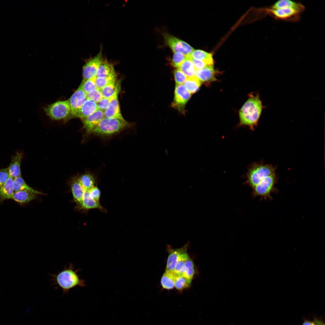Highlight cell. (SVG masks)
I'll use <instances>...</instances> for the list:
<instances>
[{
	"label": "cell",
	"mask_w": 325,
	"mask_h": 325,
	"mask_svg": "<svg viewBox=\"0 0 325 325\" xmlns=\"http://www.w3.org/2000/svg\"><path fill=\"white\" fill-rule=\"evenodd\" d=\"M263 107L258 94L250 95L239 111V125L248 126L253 130L257 125Z\"/></svg>",
	"instance_id": "7a4b0ae2"
},
{
	"label": "cell",
	"mask_w": 325,
	"mask_h": 325,
	"mask_svg": "<svg viewBox=\"0 0 325 325\" xmlns=\"http://www.w3.org/2000/svg\"><path fill=\"white\" fill-rule=\"evenodd\" d=\"M191 97L190 94L183 85H176L172 106L183 112L185 104Z\"/></svg>",
	"instance_id": "7c38bea8"
},
{
	"label": "cell",
	"mask_w": 325,
	"mask_h": 325,
	"mask_svg": "<svg viewBox=\"0 0 325 325\" xmlns=\"http://www.w3.org/2000/svg\"><path fill=\"white\" fill-rule=\"evenodd\" d=\"M184 245L179 249H173L168 247L167 251L168 252L166 271H173L178 258L184 250Z\"/></svg>",
	"instance_id": "2e32d148"
},
{
	"label": "cell",
	"mask_w": 325,
	"mask_h": 325,
	"mask_svg": "<svg viewBox=\"0 0 325 325\" xmlns=\"http://www.w3.org/2000/svg\"><path fill=\"white\" fill-rule=\"evenodd\" d=\"M194 274V265L192 259L189 257L185 262V270L183 276L191 283Z\"/></svg>",
	"instance_id": "4dcf8cb0"
},
{
	"label": "cell",
	"mask_w": 325,
	"mask_h": 325,
	"mask_svg": "<svg viewBox=\"0 0 325 325\" xmlns=\"http://www.w3.org/2000/svg\"><path fill=\"white\" fill-rule=\"evenodd\" d=\"M189 56L196 70L201 69L208 66L204 61L194 59L191 58L190 55Z\"/></svg>",
	"instance_id": "60d3db41"
},
{
	"label": "cell",
	"mask_w": 325,
	"mask_h": 325,
	"mask_svg": "<svg viewBox=\"0 0 325 325\" xmlns=\"http://www.w3.org/2000/svg\"><path fill=\"white\" fill-rule=\"evenodd\" d=\"M78 179L85 191H88L94 186L95 179L94 176L91 174H85Z\"/></svg>",
	"instance_id": "f1b7e54d"
},
{
	"label": "cell",
	"mask_w": 325,
	"mask_h": 325,
	"mask_svg": "<svg viewBox=\"0 0 325 325\" xmlns=\"http://www.w3.org/2000/svg\"><path fill=\"white\" fill-rule=\"evenodd\" d=\"M187 58V55L181 52H174L172 64L173 67L178 69Z\"/></svg>",
	"instance_id": "e575fe53"
},
{
	"label": "cell",
	"mask_w": 325,
	"mask_h": 325,
	"mask_svg": "<svg viewBox=\"0 0 325 325\" xmlns=\"http://www.w3.org/2000/svg\"><path fill=\"white\" fill-rule=\"evenodd\" d=\"M316 325H325L324 323L321 321L316 320H314Z\"/></svg>",
	"instance_id": "7bdbcfd3"
},
{
	"label": "cell",
	"mask_w": 325,
	"mask_h": 325,
	"mask_svg": "<svg viewBox=\"0 0 325 325\" xmlns=\"http://www.w3.org/2000/svg\"><path fill=\"white\" fill-rule=\"evenodd\" d=\"M44 110L51 119L59 120L68 117L70 107L68 100L59 101L50 104L44 108Z\"/></svg>",
	"instance_id": "8992f818"
},
{
	"label": "cell",
	"mask_w": 325,
	"mask_h": 325,
	"mask_svg": "<svg viewBox=\"0 0 325 325\" xmlns=\"http://www.w3.org/2000/svg\"><path fill=\"white\" fill-rule=\"evenodd\" d=\"M215 74L213 65H212L196 70L195 76L201 82H208L216 79Z\"/></svg>",
	"instance_id": "9a60e30c"
},
{
	"label": "cell",
	"mask_w": 325,
	"mask_h": 325,
	"mask_svg": "<svg viewBox=\"0 0 325 325\" xmlns=\"http://www.w3.org/2000/svg\"><path fill=\"white\" fill-rule=\"evenodd\" d=\"M116 73L105 77H97L95 81L96 88L100 90L112 82L116 81Z\"/></svg>",
	"instance_id": "f546056e"
},
{
	"label": "cell",
	"mask_w": 325,
	"mask_h": 325,
	"mask_svg": "<svg viewBox=\"0 0 325 325\" xmlns=\"http://www.w3.org/2000/svg\"><path fill=\"white\" fill-rule=\"evenodd\" d=\"M9 177L8 168L0 169V187L5 183Z\"/></svg>",
	"instance_id": "ab89813d"
},
{
	"label": "cell",
	"mask_w": 325,
	"mask_h": 325,
	"mask_svg": "<svg viewBox=\"0 0 325 325\" xmlns=\"http://www.w3.org/2000/svg\"><path fill=\"white\" fill-rule=\"evenodd\" d=\"M276 173V169L272 165L263 163H255L249 169L247 173V181L253 188L257 185L265 177Z\"/></svg>",
	"instance_id": "5b68a950"
},
{
	"label": "cell",
	"mask_w": 325,
	"mask_h": 325,
	"mask_svg": "<svg viewBox=\"0 0 325 325\" xmlns=\"http://www.w3.org/2000/svg\"><path fill=\"white\" fill-rule=\"evenodd\" d=\"M14 179L9 177L5 183L0 187V201L11 199L14 191L13 186Z\"/></svg>",
	"instance_id": "d6986e66"
},
{
	"label": "cell",
	"mask_w": 325,
	"mask_h": 325,
	"mask_svg": "<svg viewBox=\"0 0 325 325\" xmlns=\"http://www.w3.org/2000/svg\"><path fill=\"white\" fill-rule=\"evenodd\" d=\"M174 75L177 85L182 84L187 78L184 73L179 69H177L174 71Z\"/></svg>",
	"instance_id": "8d00e7d4"
},
{
	"label": "cell",
	"mask_w": 325,
	"mask_h": 325,
	"mask_svg": "<svg viewBox=\"0 0 325 325\" xmlns=\"http://www.w3.org/2000/svg\"><path fill=\"white\" fill-rule=\"evenodd\" d=\"M87 99L96 103L99 102L103 98L100 90L98 88L93 89L87 94Z\"/></svg>",
	"instance_id": "d590c367"
},
{
	"label": "cell",
	"mask_w": 325,
	"mask_h": 325,
	"mask_svg": "<svg viewBox=\"0 0 325 325\" xmlns=\"http://www.w3.org/2000/svg\"><path fill=\"white\" fill-rule=\"evenodd\" d=\"M184 85L190 94L197 91L201 85V82L196 76L187 78Z\"/></svg>",
	"instance_id": "83f0119b"
},
{
	"label": "cell",
	"mask_w": 325,
	"mask_h": 325,
	"mask_svg": "<svg viewBox=\"0 0 325 325\" xmlns=\"http://www.w3.org/2000/svg\"><path fill=\"white\" fill-rule=\"evenodd\" d=\"M96 76L85 80L82 81L79 86L86 93L97 88L95 81Z\"/></svg>",
	"instance_id": "1f68e13d"
},
{
	"label": "cell",
	"mask_w": 325,
	"mask_h": 325,
	"mask_svg": "<svg viewBox=\"0 0 325 325\" xmlns=\"http://www.w3.org/2000/svg\"><path fill=\"white\" fill-rule=\"evenodd\" d=\"M302 325H316L315 321H306L304 322Z\"/></svg>",
	"instance_id": "b9f144b4"
},
{
	"label": "cell",
	"mask_w": 325,
	"mask_h": 325,
	"mask_svg": "<svg viewBox=\"0 0 325 325\" xmlns=\"http://www.w3.org/2000/svg\"><path fill=\"white\" fill-rule=\"evenodd\" d=\"M98 109L96 103L87 99L79 109L75 118L80 119L92 114Z\"/></svg>",
	"instance_id": "ffe728a7"
},
{
	"label": "cell",
	"mask_w": 325,
	"mask_h": 325,
	"mask_svg": "<svg viewBox=\"0 0 325 325\" xmlns=\"http://www.w3.org/2000/svg\"><path fill=\"white\" fill-rule=\"evenodd\" d=\"M14 190L17 191L26 190L29 191L36 195L43 194L41 192L36 190L28 185L21 177L15 178L13 180Z\"/></svg>",
	"instance_id": "d4e9b609"
},
{
	"label": "cell",
	"mask_w": 325,
	"mask_h": 325,
	"mask_svg": "<svg viewBox=\"0 0 325 325\" xmlns=\"http://www.w3.org/2000/svg\"><path fill=\"white\" fill-rule=\"evenodd\" d=\"M71 189L74 200L80 207L85 191L78 178L75 177L73 178L71 182Z\"/></svg>",
	"instance_id": "e0dca14e"
},
{
	"label": "cell",
	"mask_w": 325,
	"mask_h": 325,
	"mask_svg": "<svg viewBox=\"0 0 325 325\" xmlns=\"http://www.w3.org/2000/svg\"><path fill=\"white\" fill-rule=\"evenodd\" d=\"M187 78L195 76L196 70L190 58L189 55H187V58L178 68Z\"/></svg>",
	"instance_id": "4316f807"
},
{
	"label": "cell",
	"mask_w": 325,
	"mask_h": 325,
	"mask_svg": "<svg viewBox=\"0 0 325 325\" xmlns=\"http://www.w3.org/2000/svg\"><path fill=\"white\" fill-rule=\"evenodd\" d=\"M90 197L93 199L99 202L101 195L100 190L97 186H94L88 191Z\"/></svg>",
	"instance_id": "f35d334b"
},
{
	"label": "cell",
	"mask_w": 325,
	"mask_h": 325,
	"mask_svg": "<svg viewBox=\"0 0 325 325\" xmlns=\"http://www.w3.org/2000/svg\"><path fill=\"white\" fill-rule=\"evenodd\" d=\"M120 88L121 81L119 79L116 82L115 91L112 96L111 102L107 109L104 112L105 117L116 118L122 120H125L121 112L118 99V95L120 91Z\"/></svg>",
	"instance_id": "30bf717a"
},
{
	"label": "cell",
	"mask_w": 325,
	"mask_h": 325,
	"mask_svg": "<svg viewBox=\"0 0 325 325\" xmlns=\"http://www.w3.org/2000/svg\"><path fill=\"white\" fill-rule=\"evenodd\" d=\"M190 55L194 59L204 61L208 66L213 65L214 60L211 53L201 50H194Z\"/></svg>",
	"instance_id": "603a6c76"
},
{
	"label": "cell",
	"mask_w": 325,
	"mask_h": 325,
	"mask_svg": "<svg viewBox=\"0 0 325 325\" xmlns=\"http://www.w3.org/2000/svg\"><path fill=\"white\" fill-rule=\"evenodd\" d=\"M115 73L113 65L105 59L99 66L96 76L97 77H105Z\"/></svg>",
	"instance_id": "484cf974"
},
{
	"label": "cell",
	"mask_w": 325,
	"mask_h": 325,
	"mask_svg": "<svg viewBox=\"0 0 325 325\" xmlns=\"http://www.w3.org/2000/svg\"><path fill=\"white\" fill-rule=\"evenodd\" d=\"M277 181L276 173L265 177L253 188L255 195L265 198H271V194L274 189Z\"/></svg>",
	"instance_id": "52a82bcc"
},
{
	"label": "cell",
	"mask_w": 325,
	"mask_h": 325,
	"mask_svg": "<svg viewBox=\"0 0 325 325\" xmlns=\"http://www.w3.org/2000/svg\"><path fill=\"white\" fill-rule=\"evenodd\" d=\"M131 125L125 120L104 117L99 123L92 134L102 137H107L118 134Z\"/></svg>",
	"instance_id": "277c9868"
},
{
	"label": "cell",
	"mask_w": 325,
	"mask_h": 325,
	"mask_svg": "<svg viewBox=\"0 0 325 325\" xmlns=\"http://www.w3.org/2000/svg\"><path fill=\"white\" fill-rule=\"evenodd\" d=\"M22 156V153L17 152L8 167L10 177L13 179L21 176L20 164Z\"/></svg>",
	"instance_id": "5bb4252c"
},
{
	"label": "cell",
	"mask_w": 325,
	"mask_h": 325,
	"mask_svg": "<svg viewBox=\"0 0 325 325\" xmlns=\"http://www.w3.org/2000/svg\"><path fill=\"white\" fill-rule=\"evenodd\" d=\"M87 99V94L79 86L68 100L70 111L67 118L69 119L74 118Z\"/></svg>",
	"instance_id": "8fae6325"
},
{
	"label": "cell",
	"mask_w": 325,
	"mask_h": 325,
	"mask_svg": "<svg viewBox=\"0 0 325 325\" xmlns=\"http://www.w3.org/2000/svg\"><path fill=\"white\" fill-rule=\"evenodd\" d=\"M177 276L173 271H165L161 280V285L163 289H171L175 287V282Z\"/></svg>",
	"instance_id": "cb8c5ba5"
},
{
	"label": "cell",
	"mask_w": 325,
	"mask_h": 325,
	"mask_svg": "<svg viewBox=\"0 0 325 325\" xmlns=\"http://www.w3.org/2000/svg\"><path fill=\"white\" fill-rule=\"evenodd\" d=\"M116 82L113 81L100 90L103 97L109 98L113 95L116 89Z\"/></svg>",
	"instance_id": "836d02e7"
},
{
	"label": "cell",
	"mask_w": 325,
	"mask_h": 325,
	"mask_svg": "<svg viewBox=\"0 0 325 325\" xmlns=\"http://www.w3.org/2000/svg\"><path fill=\"white\" fill-rule=\"evenodd\" d=\"M36 195L28 191H18L14 192L11 199L20 204H23L35 199Z\"/></svg>",
	"instance_id": "7402d4cb"
},
{
	"label": "cell",
	"mask_w": 325,
	"mask_h": 325,
	"mask_svg": "<svg viewBox=\"0 0 325 325\" xmlns=\"http://www.w3.org/2000/svg\"><path fill=\"white\" fill-rule=\"evenodd\" d=\"M191 283L184 276H177L175 282V287L178 290L182 291L190 287Z\"/></svg>",
	"instance_id": "d6a6232c"
},
{
	"label": "cell",
	"mask_w": 325,
	"mask_h": 325,
	"mask_svg": "<svg viewBox=\"0 0 325 325\" xmlns=\"http://www.w3.org/2000/svg\"><path fill=\"white\" fill-rule=\"evenodd\" d=\"M301 2L290 0H279L269 6L261 9L263 16L269 15L275 19L290 22L299 21L305 10Z\"/></svg>",
	"instance_id": "6da1fadb"
},
{
	"label": "cell",
	"mask_w": 325,
	"mask_h": 325,
	"mask_svg": "<svg viewBox=\"0 0 325 325\" xmlns=\"http://www.w3.org/2000/svg\"><path fill=\"white\" fill-rule=\"evenodd\" d=\"M165 41L173 53L180 52L186 55H190L194 48L186 42L169 34H164Z\"/></svg>",
	"instance_id": "9c48e42d"
},
{
	"label": "cell",
	"mask_w": 325,
	"mask_h": 325,
	"mask_svg": "<svg viewBox=\"0 0 325 325\" xmlns=\"http://www.w3.org/2000/svg\"><path fill=\"white\" fill-rule=\"evenodd\" d=\"M112 96L109 98L103 97L99 102L97 103L98 109L104 112L109 106L112 100Z\"/></svg>",
	"instance_id": "74e56055"
},
{
	"label": "cell",
	"mask_w": 325,
	"mask_h": 325,
	"mask_svg": "<svg viewBox=\"0 0 325 325\" xmlns=\"http://www.w3.org/2000/svg\"><path fill=\"white\" fill-rule=\"evenodd\" d=\"M80 207L85 210L97 209L101 211L106 212L105 209L101 205L99 202L95 201L90 197L88 191H85Z\"/></svg>",
	"instance_id": "44dd1931"
},
{
	"label": "cell",
	"mask_w": 325,
	"mask_h": 325,
	"mask_svg": "<svg viewBox=\"0 0 325 325\" xmlns=\"http://www.w3.org/2000/svg\"><path fill=\"white\" fill-rule=\"evenodd\" d=\"M104 117V112L97 110L90 115L81 119L86 135L92 134L99 123Z\"/></svg>",
	"instance_id": "4fadbf2b"
},
{
	"label": "cell",
	"mask_w": 325,
	"mask_h": 325,
	"mask_svg": "<svg viewBox=\"0 0 325 325\" xmlns=\"http://www.w3.org/2000/svg\"><path fill=\"white\" fill-rule=\"evenodd\" d=\"M79 271L75 270L73 265L70 263L68 267L53 276L54 282L62 289L63 294L67 293L70 290L77 286H86L85 281L80 278L78 274Z\"/></svg>",
	"instance_id": "3957f363"
},
{
	"label": "cell",
	"mask_w": 325,
	"mask_h": 325,
	"mask_svg": "<svg viewBox=\"0 0 325 325\" xmlns=\"http://www.w3.org/2000/svg\"><path fill=\"white\" fill-rule=\"evenodd\" d=\"M187 244L184 245V249L180 255L175 266L173 272L177 276H184L185 262L189 257L187 252Z\"/></svg>",
	"instance_id": "ac0fdd59"
},
{
	"label": "cell",
	"mask_w": 325,
	"mask_h": 325,
	"mask_svg": "<svg viewBox=\"0 0 325 325\" xmlns=\"http://www.w3.org/2000/svg\"><path fill=\"white\" fill-rule=\"evenodd\" d=\"M104 60L101 48L98 54L88 60L83 67L82 81L96 76L98 69Z\"/></svg>",
	"instance_id": "ba28073f"
}]
</instances>
